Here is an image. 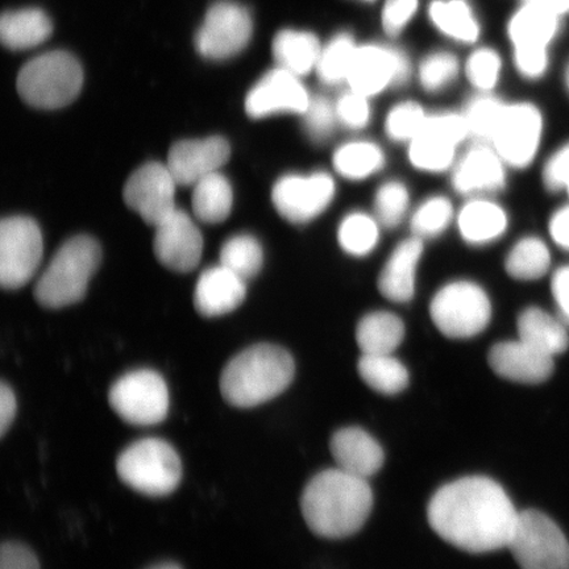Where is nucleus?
I'll return each instance as SVG.
<instances>
[{
    "label": "nucleus",
    "instance_id": "423d86ee",
    "mask_svg": "<svg viewBox=\"0 0 569 569\" xmlns=\"http://www.w3.org/2000/svg\"><path fill=\"white\" fill-rule=\"evenodd\" d=\"M117 472L127 487L149 497L173 493L182 479L181 459L160 438H144L119 455Z\"/></svg>",
    "mask_w": 569,
    "mask_h": 569
},
{
    "label": "nucleus",
    "instance_id": "7c9ffc66",
    "mask_svg": "<svg viewBox=\"0 0 569 569\" xmlns=\"http://www.w3.org/2000/svg\"><path fill=\"white\" fill-rule=\"evenodd\" d=\"M459 142L425 123L423 130L409 142V159L423 172L440 173L452 167Z\"/></svg>",
    "mask_w": 569,
    "mask_h": 569
},
{
    "label": "nucleus",
    "instance_id": "c9c22d12",
    "mask_svg": "<svg viewBox=\"0 0 569 569\" xmlns=\"http://www.w3.org/2000/svg\"><path fill=\"white\" fill-rule=\"evenodd\" d=\"M430 17L440 31L452 39L472 42L478 39L479 26L466 0H436Z\"/></svg>",
    "mask_w": 569,
    "mask_h": 569
},
{
    "label": "nucleus",
    "instance_id": "864d4df0",
    "mask_svg": "<svg viewBox=\"0 0 569 569\" xmlns=\"http://www.w3.org/2000/svg\"><path fill=\"white\" fill-rule=\"evenodd\" d=\"M551 289L561 319L569 325V267L560 268L555 272Z\"/></svg>",
    "mask_w": 569,
    "mask_h": 569
},
{
    "label": "nucleus",
    "instance_id": "79ce46f5",
    "mask_svg": "<svg viewBox=\"0 0 569 569\" xmlns=\"http://www.w3.org/2000/svg\"><path fill=\"white\" fill-rule=\"evenodd\" d=\"M426 112L422 107L415 102L397 104L388 113L386 130L391 140L398 142H410L423 130Z\"/></svg>",
    "mask_w": 569,
    "mask_h": 569
},
{
    "label": "nucleus",
    "instance_id": "49530a36",
    "mask_svg": "<svg viewBox=\"0 0 569 569\" xmlns=\"http://www.w3.org/2000/svg\"><path fill=\"white\" fill-rule=\"evenodd\" d=\"M337 117L341 124L350 130H361L371 120V106L368 97L358 91L347 92L336 106Z\"/></svg>",
    "mask_w": 569,
    "mask_h": 569
},
{
    "label": "nucleus",
    "instance_id": "72a5a7b5",
    "mask_svg": "<svg viewBox=\"0 0 569 569\" xmlns=\"http://www.w3.org/2000/svg\"><path fill=\"white\" fill-rule=\"evenodd\" d=\"M551 264V254L545 241L529 237L519 240L511 248L505 268L508 273L521 281L538 280L543 277Z\"/></svg>",
    "mask_w": 569,
    "mask_h": 569
},
{
    "label": "nucleus",
    "instance_id": "58836bf2",
    "mask_svg": "<svg viewBox=\"0 0 569 569\" xmlns=\"http://www.w3.org/2000/svg\"><path fill=\"white\" fill-rule=\"evenodd\" d=\"M356 48L351 36L340 34L320 52L317 71L326 83L347 80L352 66Z\"/></svg>",
    "mask_w": 569,
    "mask_h": 569
},
{
    "label": "nucleus",
    "instance_id": "a19ab883",
    "mask_svg": "<svg viewBox=\"0 0 569 569\" xmlns=\"http://www.w3.org/2000/svg\"><path fill=\"white\" fill-rule=\"evenodd\" d=\"M409 203V190L402 182L382 183L375 197L376 217L382 226L393 229L407 216Z\"/></svg>",
    "mask_w": 569,
    "mask_h": 569
},
{
    "label": "nucleus",
    "instance_id": "b1692460",
    "mask_svg": "<svg viewBox=\"0 0 569 569\" xmlns=\"http://www.w3.org/2000/svg\"><path fill=\"white\" fill-rule=\"evenodd\" d=\"M507 212L488 199H472L462 206L458 216L461 238L469 244L486 246L500 239L508 229Z\"/></svg>",
    "mask_w": 569,
    "mask_h": 569
},
{
    "label": "nucleus",
    "instance_id": "cd10ccee",
    "mask_svg": "<svg viewBox=\"0 0 569 569\" xmlns=\"http://www.w3.org/2000/svg\"><path fill=\"white\" fill-rule=\"evenodd\" d=\"M405 338V325L389 311L369 312L356 329V341L362 355L393 353Z\"/></svg>",
    "mask_w": 569,
    "mask_h": 569
},
{
    "label": "nucleus",
    "instance_id": "473e14b6",
    "mask_svg": "<svg viewBox=\"0 0 569 569\" xmlns=\"http://www.w3.org/2000/svg\"><path fill=\"white\" fill-rule=\"evenodd\" d=\"M359 375L369 388L383 396H396L409 386L408 368L393 355H362Z\"/></svg>",
    "mask_w": 569,
    "mask_h": 569
},
{
    "label": "nucleus",
    "instance_id": "6e6552de",
    "mask_svg": "<svg viewBox=\"0 0 569 569\" xmlns=\"http://www.w3.org/2000/svg\"><path fill=\"white\" fill-rule=\"evenodd\" d=\"M508 549L521 569H569V543L563 531L538 510L519 511Z\"/></svg>",
    "mask_w": 569,
    "mask_h": 569
},
{
    "label": "nucleus",
    "instance_id": "dca6fc26",
    "mask_svg": "<svg viewBox=\"0 0 569 569\" xmlns=\"http://www.w3.org/2000/svg\"><path fill=\"white\" fill-rule=\"evenodd\" d=\"M154 229L153 251L163 267L177 273H189L198 267L203 238L187 212L177 209Z\"/></svg>",
    "mask_w": 569,
    "mask_h": 569
},
{
    "label": "nucleus",
    "instance_id": "ea45409f",
    "mask_svg": "<svg viewBox=\"0 0 569 569\" xmlns=\"http://www.w3.org/2000/svg\"><path fill=\"white\" fill-rule=\"evenodd\" d=\"M453 219L450 199L436 196L419 206L411 218V229L417 238H433L445 232Z\"/></svg>",
    "mask_w": 569,
    "mask_h": 569
},
{
    "label": "nucleus",
    "instance_id": "1a4fd4ad",
    "mask_svg": "<svg viewBox=\"0 0 569 569\" xmlns=\"http://www.w3.org/2000/svg\"><path fill=\"white\" fill-rule=\"evenodd\" d=\"M109 402L123 421L146 427L166 421L170 396L160 373L152 369H137L112 383Z\"/></svg>",
    "mask_w": 569,
    "mask_h": 569
},
{
    "label": "nucleus",
    "instance_id": "a18cd8bd",
    "mask_svg": "<svg viewBox=\"0 0 569 569\" xmlns=\"http://www.w3.org/2000/svg\"><path fill=\"white\" fill-rule=\"evenodd\" d=\"M466 70L473 87L489 91L496 87L500 77L501 60L495 51L480 49L469 57Z\"/></svg>",
    "mask_w": 569,
    "mask_h": 569
},
{
    "label": "nucleus",
    "instance_id": "aec40b11",
    "mask_svg": "<svg viewBox=\"0 0 569 569\" xmlns=\"http://www.w3.org/2000/svg\"><path fill=\"white\" fill-rule=\"evenodd\" d=\"M505 166L507 163L495 148L478 144L455 166L452 187L462 196L496 193L507 183Z\"/></svg>",
    "mask_w": 569,
    "mask_h": 569
},
{
    "label": "nucleus",
    "instance_id": "5fc2aeb1",
    "mask_svg": "<svg viewBox=\"0 0 569 569\" xmlns=\"http://www.w3.org/2000/svg\"><path fill=\"white\" fill-rule=\"evenodd\" d=\"M550 233L555 243L569 251V204L553 213Z\"/></svg>",
    "mask_w": 569,
    "mask_h": 569
},
{
    "label": "nucleus",
    "instance_id": "c756f323",
    "mask_svg": "<svg viewBox=\"0 0 569 569\" xmlns=\"http://www.w3.org/2000/svg\"><path fill=\"white\" fill-rule=\"evenodd\" d=\"M193 188V211L199 222L219 224L230 217L233 191L230 181L222 173L204 177Z\"/></svg>",
    "mask_w": 569,
    "mask_h": 569
},
{
    "label": "nucleus",
    "instance_id": "20e7f679",
    "mask_svg": "<svg viewBox=\"0 0 569 569\" xmlns=\"http://www.w3.org/2000/svg\"><path fill=\"white\" fill-rule=\"evenodd\" d=\"M101 260L102 249L96 239L87 234L69 239L36 283V301L49 309L67 308L82 301Z\"/></svg>",
    "mask_w": 569,
    "mask_h": 569
},
{
    "label": "nucleus",
    "instance_id": "4c0bfd02",
    "mask_svg": "<svg viewBox=\"0 0 569 569\" xmlns=\"http://www.w3.org/2000/svg\"><path fill=\"white\" fill-rule=\"evenodd\" d=\"M507 109L500 99L482 96L468 103L462 117L466 119L468 134L479 144H492L498 126Z\"/></svg>",
    "mask_w": 569,
    "mask_h": 569
},
{
    "label": "nucleus",
    "instance_id": "3c124183",
    "mask_svg": "<svg viewBox=\"0 0 569 569\" xmlns=\"http://www.w3.org/2000/svg\"><path fill=\"white\" fill-rule=\"evenodd\" d=\"M515 60L519 73L526 78H531V80H536V78L543 76L547 69L546 52L516 51Z\"/></svg>",
    "mask_w": 569,
    "mask_h": 569
},
{
    "label": "nucleus",
    "instance_id": "9b49d317",
    "mask_svg": "<svg viewBox=\"0 0 569 569\" xmlns=\"http://www.w3.org/2000/svg\"><path fill=\"white\" fill-rule=\"evenodd\" d=\"M44 251L38 223L28 217L6 218L0 224V282L7 290L24 287L38 272Z\"/></svg>",
    "mask_w": 569,
    "mask_h": 569
},
{
    "label": "nucleus",
    "instance_id": "4be33fe9",
    "mask_svg": "<svg viewBox=\"0 0 569 569\" xmlns=\"http://www.w3.org/2000/svg\"><path fill=\"white\" fill-rule=\"evenodd\" d=\"M246 282L222 264L206 269L196 284L197 311L203 317L213 318L237 310L246 300Z\"/></svg>",
    "mask_w": 569,
    "mask_h": 569
},
{
    "label": "nucleus",
    "instance_id": "603ef678",
    "mask_svg": "<svg viewBox=\"0 0 569 569\" xmlns=\"http://www.w3.org/2000/svg\"><path fill=\"white\" fill-rule=\"evenodd\" d=\"M18 400L16 391L7 382L0 386V436L2 438L11 429L13 419L17 417Z\"/></svg>",
    "mask_w": 569,
    "mask_h": 569
},
{
    "label": "nucleus",
    "instance_id": "39448f33",
    "mask_svg": "<svg viewBox=\"0 0 569 569\" xmlns=\"http://www.w3.org/2000/svg\"><path fill=\"white\" fill-rule=\"evenodd\" d=\"M82 84L80 61L63 51L34 57L21 68L17 81L20 98L40 110H57L73 103Z\"/></svg>",
    "mask_w": 569,
    "mask_h": 569
},
{
    "label": "nucleus",
    "instance_id": "7ed1b4c3",
    "mask_svg": "<svg viewBox=\"0 0 569 569\" xmlns=\"http://www.w3.org/2000/svg\"><path fill=\"white\" fill-rule=\"evenodd\" d=\"M295 373V360L287 350L256 345L227 362L220 376V393L233 408H256L282 395Z\"/></svg>",
    "mask_w": 569,
    "mask_h": 569
},
{
    "label": "nucleus",
    "instance_id": "e433bc0d",
    "mask_svg": "<svg viewBox=\"0 0 569 569\" xmlns=\"http://www.w3.org/2000/svg\"><path fill=\"white\" fill-rule=\"evenodd\" d=\"M264 252L259 240L251 234H234L220 249V264L248 281L262 268Z\"/></svg>",
    "mask_w": 569,
    "mask_h": 569
},
{
    "label": "nucleus",
    "instance_id": "09e8293b",
    "mask_svg": "<svg viewBox=\"0 0 569 569\" xmlns=\"http://www.w3.org/2000/svg\"><path fill=\"white\" fill-rule=\"evenodd\" d=\"M543 181L550 191L566 190L569 196V144L559 149L547 161L543 170Z\"/></svg>",
    "mask_w": 569,
    "mask_h": 569
},
{
    "label": "nucleus",
    "instance_id": "f3484780",
    "mask_svg": "<svg viewBox=\"0 0 569 569\" xmlns=\"http://www.w3.org/2000/svg\"><path fill=\"white\" fill-rule=\"evenodd\" d=\"M410 73L407 56L393 48L356 49L347 81L353 91L366 97L379 94L390 84H402Z\"/></svg>",
    "mask_w": 569,
    "mask_h": 569
},
{
    "label": "nucleus",
    "instance_id": "5701e85b",
    "mask_svg": "<svg viewBox=\"0 0 569 569\" xmlns=\"http://www.w3.org/2000/svg\"><path fill=\"white\" fill-rule=\"evenodd\" d=\"M422 254L421 238H409L396 247L379 279V289L383 297L397 303L409 302L415 297L417 270Z\"/></svg>",
    "mask_w": 569,
    "mask_h": 569
},
{
    "label": "nucleus",
    "instance_id": "412c9836",
    "mask_svg": "<svg viewBox=\"0 0 569 569\" xmlns=\"http://www.w3.org/2000/svg\"><path fill=\"white\" fill-rule=\"evenodd\" d=\"M330 450L337 468L356 478H372L386 460L382 447L360 427H345L333 433Z\"/></svg>",
    "mask_w": 569,
    "mask_h": 569
},
{
    "label": "nucleus",
    "instance_id": "4d7b16f0",
    "mask_svg": "<svg viewBox=\"0 0 569 569\" xmlns=\"http://www.w3.org/2000/svg\"><path fill=\"white\" fill-rule=\"evenodd\" d=\"M149 569H182V568L176 563H161L158 566H153Z\"/></svg>",
    "mask_w": 569,
    "mask_h": 569
},
{
    "label": "nucleus",
    "instance_id": "0eeeda50",
    "mask_svg": "<svg viewBox=\"0 0 569 569\" xmlns=\"http://www.w3.org/2000/svg\"><path fill=\"white\" fill-rule=\"evenodd\" d=\"M430 315L447 338L469 339L487 329L492 318V303L480 284L467 280L452 281L433 296Z\"/></svg>",
    "mask_w": 569,
    "mask_h": 569
},
{
    "label": "nucleus",
    "instance_id": "c03bdc74",
    "mask_svg": "<svg viewBox=\"0 0 569 569\" xmlns=\"http://www.w3.org/2000/svg\"><path fill=\"white\" fill-rule=\"evenodd\" d=\"M338 117L336 107L326 98L310 99L308 110L303 113V127L306 134L315 142H325L330 139L336 128Z\"/></svg>",
    "mask_w": 569,
    "mask_h": 569
},
{
    "label": "nucleus",
    "instance_id": "2f4dec72",
    "mask_svg": "<svg viewBox=\"0 0 569 569\" xmlns=\"http://www.w3.org/2000/svg\"><path fill=\"white\" fill-rule=\"evenodd\" d=\"M333 168L351 181H361L379 173L386 166V154L372 141L356 140L346 142L333 153Z\"/></svg>",
    "mask_w": 569,
    "mask_h": 569
},
{
    "label": "nucleus",
    "instance_id": "6e6d98bb",
    "mask_svg": "<svg viewBox=\"0 0 569 569\" xmlns=\"http://www.w3.org/2000/svg\"><path fill=\"white\" fill-rule=\"evenodd\" d=\"M526 4L536 6L558 18L569 12V0H526Z\"/></svg>",
    "mask_w": 569,
    "mask_h": 569
},
{
    "label": "nucleus",
    "instance_id": "a211bd4d",
    "mask_svg": "<svg viewBox=\"0 0 569 569\" xmlns=\"http://www.w3.org/2000/svg\"><path fill=\"white\" fill-rule=\"evenodd\" d=\"M230 156L231 147L224 138L181 140L170 148L167 166L178 187H194L204 177L219 172Z\"/></svg>",
    "mask_w": 569,
    "mask_h": 569
},
{
    "label": "nucleus",
    "instance_id": "13d9d810",
    "mask_svg": "<svg viewBox=\"0 0 569 569\" xmlns=\"http://www.w3.org/2000/svg\"><path fill=\"white\" fill-rule=\"evenodd\" d=\"M568 84H569V71H568Z\"/></svg>",
    "mask_w": 569,
    "mask_h": 569
},
{
    "label": "nucleus",
    "instance_id": "a878e982",
    "mask_svg": "<svg viewBox=\"0 0 569 569\" xmlns=\"http://www.w3.org/2000/svg\"><path fill=\"white\" fill-rule=\"evenodd\" d=\"M519 339L547 355L567 351L569 337L566 326L542 309L529 308L518 318Z\"/></svg>",
    "mask_w": 569,
    "mask_h": 569
},
{
    "label": "nucleus",
    "instance_id": "c85d7f7f",
    "mask_svg": "<svg viewBox=\"0 0 569 569\" xmlns=\"http://www.w3.org/2000/svg\"><path fill=\"white\" fill-rule=\"evenodd\" d=\"M272 48L277 67L298 77L309 74L317 68L322 52L315 34L293 30L277 33Z\"/></svg>",
    "mask_w": 569,
    "mask_h": 569
},
{
    "label": "nucleus",
    "instance_id": "37998d69",
    "mask_svg": "<svg viewBox=\"0 0 569 569\" xmlns=\"http://www.w3.org/2000/svg\"><path fill=\"white\" fill-rule=\"evenodd\" d=\"M459 62L450 53H436L427 57L419 70L422 87L430 92L443 90L457 78Z\"/></svg>",
    "mask_w": 569,
    "mask_h": 569
},
{
    "label": "nucleus",
    "instance_id": "393cba45",
    "mask_svg": "<svg viewBox=\"0 0 569 569\" xmlns=\"http://www.w3.org/2000/svg\"><path fill=\"white\" fill-rule=\"evenodd\" d=\"M52 20L40 9L7 11L0 20V39L10 51L39 47L52 34Z\"/></svg>",
    "mask_w": 569,
    "mask_h": 569
},
{
    "label": "nucleus",
    "instance_id": "2eb2a0df",
    "mask_svg": "<svg viewBox=\"0 0 569 569\" xmlns=\"http://www.w3.org/2000/svg\"><path fill=\"white\" fill-rule=\"evenodd\" d=\"M310 99L300 77L277 67L262 76L249 90L246 112L252 119H264L283 112L303 116Z\"/></svg>",
    "mask_w": 569,
    "mask_h": 569
},
{
    "label": "nucleus",
    "instance_id": "6ab92c4d",
    "mask_svg": "<svg viewBox=\"0 0 569 569\" xmlns=\"http://www.w3.org/2000/svg\"><path fill=\"white\" fill-rule=\"evenodd\" d=\"M489 366L505 380L537 386L550 379L553 373V358L537 348L516 341H501L492 347Z\"/></svg>",
    "mask_w": 569,
    "mask_h": 569
},
{
    "label": "nucleus",
    "instance_id": "8fccbe9b",
    "mask_svg": "<svg viewBox=\"0 0 569 569\" xmlns=\"http://www.w3.org/2000/svg\"><path fill=\"white\" fill-rule=\"evenodd\" d=\"M0 569H41L34 552L23 543L4 542L0 550Z\"/></svg>",
    "mask_w": 569,
    "mask_h": 569
},
{
    "label": "nucleus",
    "instance_id": "9d476101",
    "mask_svg": "<svg viewBox=\"0 0 569 569\" xmlns=\"http://www.w3.org/2000/svg\"><path fill=\"white\" fill-rule=\"evenodd\" d=\"M252 32V17L244 6L219 0L210 7L196 33V49L204 59L229 60L244 51Z\"/></svg>",
    "mask_w": 569,
    "mask_h": 569
},
{
    "label": "nucleus",
    "instance_id": "f704fd0d",
    "mask_svg": "<svg viewBox=\"0 0 569 569\" xmlns=\"http://www.w3.org/2000/svg\"><path fill=\"white\" fill-rule=\"evenodd\" d=\"M379 219L367 212L355 211L348 213L338 229V240L348 254L362 258L375 251L380 240Z\"/></svg>",
    "mask_w": 569,
    "mask_h": 569
},
{
    "label": "nucleus",
    "instance_id": "f257e3e1",
    "mask_svg": "<svg viewBox=\"0 0 569 569\" xmlns=\"http://www.w3.org/2000/svg\"><path fill=\"white\" fill-rule=\"evenodd\" d=\"M518 517L500 483L482 476L447 483L427 508L431 529L447 543L469 553L508 549Z\"/></svg>",
    "mask_w": 569,
    "mask_h": 569
},
{
    "label": "nucleus",
    "instance_id": "4468645a",
    "mask_svg": "<svg viewBox=\"0 0 569 569\" xmlns=\"http://www.w3.org/2000/svg\"><path fill=\"white\" fill-rule=\"evenodd\" d=\"M542 130L543 120L537 107L510 104L505 109L492 146L507 166L521 169L536 158Z\"/></svg>",
    "mask_w": 569,
    "mask_h": 569
},
{
    "label": "nucleus",
    "instance_id": "bb28decb",
    "mask_svg": "<svg viewBox=\"0 0 569 569\" xmlns=\"http://www.w3.org/2000/svg\"><path fill=\"white\" fill-rule=\"evenodd\" d=\"M557 31L558 17L531 4L519 10L509 24L516 51L546 52Z\"/></svg>",
    "mask_w": 569,
    "mask_h": 569
},
{
    "label": "nucleus",
    "instance_id": "de8ad7c7",
    "mask_svg": "<svg viewBox=\"0 0 569 569\" xmlns=\"http://www.w3.org/2000/svg\"><path fill=\"white\" fill-rule=\"evenodd\" d=\"M417 9L418 0H388L382 12V24L387 33L400 34Z\"/></svg>",
    "mask_w": 569,
    "mask_h": 569
},
{
    "label": "nucleus",
    "instance_id": "f03ea898",
    "mask_svg": "<svg viewBox=\"0 0 569 569\" xmlns=\"http://www.w3.org/2000/svg\"><path fill=\"white\" fill-rule=\"evenodd\" d=\"M373 507L368 480L327 469L312 478L301 498L305 522L319 537L341 539L353 536L367 522Z\"/></svg>",
    "mask_w": 569,
    "mask_h": 569
},
{
    "label": "nucleus",
    "instance_id": "ddd939ff",
    "mask_svg": "<svg viewBox=\"0 0 569 569\" xmlns=\"http://www.w3.org/2000/svg\"><path fill=\"white\" fill-rule=\"evenodd\" d=\"M177 187L168 166L148 162L128 178L123 190L124 202L147 224L156 227L178 209Z\"/></svg>",
    "mask_w": 569,
    "mask_h": 569
},
{
    "label": "nucleus",
    "instance_id": "f8f14e48",
    "mask_svg": "<svg viewBox=\"0 0 569 569\" xmlns=\"http://www.w3.org/2000/svg\"><path fill=\"white\" fill-rule=\"evenodd\" d=\"M337 184L326 172L311 174H287L279 178L272 190L277 211L288 222L309 223L320 216L333 201Z\"/></svg>",
    "mask_w": 569,
    "mask_h": 569
}]
</instances>
